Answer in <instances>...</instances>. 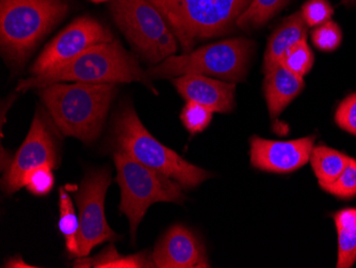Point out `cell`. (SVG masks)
Masks as SVG:
<instances>
[{
    "instance_id": "6da1fadb",
    "label": "cell",
    "mask_w": 356,
    "mask_h": 268,
    "mask_svg": "<svg viewBox=\"0 0 356 268\" xmlns=\"http://www.w3.org/2000/svg\"><path fill=\"white\" fill-rule=\"evenodd\" d=\"M117 84L57 83L40 88L54 123L63 135L92 143L101 135Z\"/></svg>"
},
{
    "instance_id": "7a4b0ae2",
    "label": "cell",
    "mask_w": 356,
    "mask_h": 268,
    "mask_svg": "<svg viewBox=\"0 0 356 268\" xmlns=\"http://www.w3.org/2000/svg\"><path fill=\"white\" fill-rule=\"evenodd\" d=\"M144 84L153 89L147 72L142 71L139 62L124 49L118 41L97 44L74 58L63 67L19 81L17 92L32 88H44L57 83ZM154 90V89H153Z\"/></svg>"
},
{
    "instance_id": "3957f363",
    "label": "cell",
    "mask_w": 356,
    "mask_h": 268,
    "mask_svg": "<svg viewBox=\"0 0 356 268\" xmlns=\"http://www.w3.org/2000/svg\"><path fill=\"white\" fill-rule=\"evenodd\" d=\"M115 152L127 154L142 165L175 180L184 188H193L213 178V173L189 163L173 150L159 143L140 121L131 105L115 116L111 134Z\"/></svg>"
},
{
    "instance_id": "277c9868",
    "label": "cell",
    "mask_w": 356,
    "mask_h": 268,
    "mask_svg": "<svg viewBox=\"0 0 356 268\" xmlns=\"http://www.w3.org/2000/svg\"><path fill=\"white\" fill-rule=\"evenodd\" d=\"M163 14L184 53L229 33L252 0H149Z\"/></svg>"
},
{
    "instance_id": "5b68a950",
    "label": "cell",
    "mask_w": 356,
    "mask_h": 268,
    "mask_svg": "<svg viewBox=\"0 0 356 268\" xmlns=\"http://www.w3.org/2000/svg\"><path fill=\"white\" fill-rule=\"evenodd\" d=\"M65 0H0L3 56L21 65L67 12Z\"/></svg>"
},
{
    "instance_id": "8992f818",
    "label": "cell",
    "mask_w": 356,
    "mask_h": 268,
    "mask_svg": "<svg viewBox=\"0 0 356 268\" xmlns=\"http://www.w3.org/2000/svg\"><path fill=\"white\" fill-rule=\"evenodd\" d=\"M253 49V42L245 38L224 40L184 55L170 56L155 67L149 68L147 75L152 81L197 74L240 83L247 76Z\"/></svg>"
},
{
    "instance_id": "52a82bcc",
    "label": "cell",
    "mask_w": 356,
    "mask_h": 268,
    "mask_svg": "<svg viewBox=\"0 0 356 268\" xmlns=\"http://www.w3.org/2000/svg\"><path fill=\"white\" fill-rule=\"evenodd\" d=\"M117 182L121 188L120 209L131 226L135 241L138 226L147 209L156 202L183 204L186 200L183 186L175 180L142 165L127 154L115 152Z\"/></svg>"
},
{
    "instance_id": "ba28073f",
    "label": "cell",
    "mask_w": 356,
    "mask_h": 268,
    "mask_svg": "<svg viewBox=\"0 0 356 268\" xmlns=\"http://www.w3.org/2000/svg\"><path fill=\"white\" fill-rule=\"evenodd\" d=\"M111 13L126 39L145 61L158 65L177 51V41L149 0H113Z\"/></svg>"
},
{
    "instance_id": "9c48e42d",
    "label": "cell",
    "mask_w": 356,
    "mask_h": 268,
    "mask_svg": "<svg viewBox=\"0 0 356 268\" xmlns=\"http://www.w3.org/2000/svg\"><path fill=\"white\" fill-rule=\"evenodd\" d=\"M110 184L111 173L109 170H92L86 175L75 195L80 223L77 257H87L96 246L117 239V234L106 221L104 207Z\"/></svg>"
},
{
    "instance_id": "30bf717a",
    "label": "cell",
    "mask_w": 356,
    "mask_h": 268,
    "mask_svg": "<svg viewBox=\"0 0 356 268\" xmlns=\"http://www.w3.org/2000/svg\"><path fill=\"white\" fill-rule=\"evenodd\" d=\"M59 138L51 120L43 110L35 113L29 134L19 148L3 178V189L8 195L24 187V178L28 172L47 165L53 169L59 167Z\"/></svg>"
},
{
    "instance_id": "8fae6325",
    "label": "cell",
    "mask_w": 356,
    "mask_h": 268,
    "mask_svg": "<svg viewBox=\"0 0 356 268\" xmlns=\"http://www.w3.org/2000/svg\"><path fill=\"white\" fill-rule=\"evenodd\" d=\"M115 41L110 30L90 17H78L46 46L30 68L32 76L51 73L97 44Z\"/></svg>"
},
{
    "instance_id": "7c38bea8",
    "label": "cell",
    "mask_w": 356,
    "mask_h": 268,
    "mask_svg": "<svg viewBox=\"0 0 356 268\" xmlns=\"http://www.w3.org/2000/svg\"><path fill=\"white\" fill-rule=\"evenodd\" d=\"M315 137L275 141L253 136L251 164L256 169L274 173H290L311 161Z\"/></svg>"
},
{
    "instance_id": "4fadbf2b",
    "label": "cell",
    "mask_w": 356,
    "mask_h": 268,
    "mask_svg": "<svg viewBox=\"0 0 356 268\" xmlns=\"http://www.w3.org/2000/svg\"><path fill=\"white\" fill-rule=\"evenodd\" d=\"M154 267H209L205 248L193 232L181 225L172 227L152 253Z\"/></svg>"
},
{
    "instance_id": "5bb4252c",
    "label": "cell",
    "mask_w": 356,
    "mask_h": 268,
    "mask_svg": "<svg viewBox=\"0 0 356 268\" xmlns=\"http://www.w3.org/2000/svg\"><path fill=\"white\" fill-rule=\"evenodd\" d=\"M172 83L186 102L201 104L213 113H231L235 106V83L197 74L179 76Z\"/></svg>"
},
{
    "instance_id": "9a60e30c",
    "label": "cell",
    "mask_w": 356,
    "mask_h": 268,
    "mask_svg": "<svg viewBox=\"0 0 356 268\" xmlns=\"http://www.w3.org/2000/svg\"><path fill=\"white\" fill-rule=\"evenodd\" d=\"M265 75L264 91L270 117L277 118L301 93L305 84L303 77L296 75L282 63Z\"/></svg>"
},
{
    "instance_id": "2e32d148",
    "label": "cell",
    "mask_w": 356,
    "mask_h": 268,
    "mask_svg": "<svg viewBox=\"0 0 356 268\" xmlns=\"http://www.w3.org/2000/svg\"><path fill=\"white\" fill-rule=\"evenodd\" d=\"M307 28L309 26L300 11L290 15L275 29L266 49L264 73H269L274 68L281 65L286 53L296 44L306 40Z\"/></svg>"
},
{
    "instance_id": "e0dca14e",
    "label": "cell",
    "mask_w": 356,
    "mask_h": 268,
    "mask_svg": "<svg viewBox=\"0 0 356 268\" xmlns=\"http://www.w3.org/2000/svg\"><path fill=\"white\" fill-rule=\"evenodd\" d=\"M338 235V268H350L356 262V209H345L333 216Z\"/></svg>"
},
{
    "instance_id": "ac0fdd59",
    "label": "cell",
    "mask_w": 356,
    "mask_h": 268,
    "mask_svg": "<svg viewBox=\"0 0 356 268\" xmlns=\"http://www.w3.org/2000/svg\"><path fill=\"white\" fill-rule=\"evenodd\" d=\"M349 156L325 145H318L312 152L311 163L320 187L333 183L349 161Z\"/></svg>"
},
{
    "instance_id": "d6986e66",
    "label": "cell",
    "mask_w": 356,
    "mask_h": 268,
    "mask_svg": "<svg viewBox=\"0 0 356 268\" xmlns=\"http://www.w3.org/2000/svg\"><path fill=\"white\" fill-rule=\"evenodd\" d=\"M74 267L88 268H141L154 267L152 261L147 260L145 253L133 255H122L115 246L105 248L101 253L93 258L78 257Z\"/></svg>"
},
{
    "instance_id": "ffe728a7",
    "label": "cell",
    "mask_w": 356,
    "mask_h": 268,
    "mask_svg": "<svg viewBox=\"0 0 356 268\" xmlns=\"http://www.w3.org/2000/svg\"><path fill=\"white\" fill-rule=\"evenodd\" d=\"M60 218L59 229L65 239V246L71 255H78L77 236L79 232V217L74 209L73 202L69 194L60 188Z\"/></svg>"
},
{
    "instance_id": "44dd1931",
    "label": "cell",
    "mask_w": 356,
    "mask_h": 268,
    "mask_svg": "<svg viewBox=\"0 0 356 268\" xmlns=\"http://www.w3.org/2000/svg\"><path fill=\"white\" fill-rule=\"evenodd\" d=\"M288 0H252L249 7L238 17L236 26L242 29L258 28L274 17Z\"/></svg>"
},
{
    "instance_id": "7402d4cb",
    "label": "cell",
    "mask_w": 356,
    "mask_h": 268,
    "mask_svg": "<svg viewBox=\"0 0 356 268\" xmlns=\"http://www.w3.org/2000/svg\"><path fill=\"white\" fill-rule=\"evenodd\" d=\"M314 60L315 58L309 44L306 40H303L286 53L285 57L282 60V65L296 75L304 77L313 68Z\"/></svg>"
},
{
    "instance_id": "603a6c76",
    "label": "cell",
    "mask_w": 356,
    "mask_h": 268,
    "mask_svg": "<svg viewBox=\"0 0 356 268\" xmlns=\"http://www.w3.org/2000/svg\"><path fill=\"white\" fill-rule=\"evenodd\" d=\"M213 110L201 104L187 102L181 110V120L190 134L201 133L209 125L213 119Z\"/></svg>"
},
{
    "instance_id": "cb8c5ba5",
    "label": "cell",
    "mask_w": 356,
    "mask_h": 268,
    "mask_svg": "<svg viewBox=\"0 0 356 268\" xmlns=\"http://www.w3.org/2000/svg\"><path fill=\"white\" fill-rule=\"evenodd\" d=\"M323 191L341 199H352L356 196V159L350 157L339 177L322 188Z\"/></svg>"
},
{
    "instance_id": "d4e9b609",
    "label": "cell",
    "mask_w": 356,
    "mask_h": 268,
    "mask_svg": "<svg viewBox=\"0 0 356 268\" xmlns=\"http://www.w3.org/2000/svg\"><path fill=\"white\" fill-rule=\"evenodd\" d=\"M343 40V33L341 28L334 22L327 23L315 27L312 33V41L318 49L322 52H334L341 46Z\"/></svg>"
},
{
    "instance_id": "484cf974",
    "label": "cell",
    "mask_w": 356,
    "mask_h": 268,
    "mask_svg": "<svg viewBox=\"0 0 356 268\" xmlns=\"http://www.w3.org/2000/svg\"><path fill=\"white\" fill-rule=\"evenodd\" d=\"M53 168L44 165L28 172L24 178V186L29 193L35 196H45L51 193L55 184Z\"/></svg>"
},
{
    "instance_id": "4316f807",
    "label": "cell",
    "mask_w": 356,
    "mask_h": 268,
    "mask_svg": "<svg viewBox=\"0 0 356 268\" xmlns=\"http://www.w3.org/2000/svg\"><path fill=\"white\" fill-rule=\"evenodd\" d=\"M301 13L309 27H318L331 19L334 10L327 0H309L302 7Z\"/></svg>"
},
{
    "instance_id": "83f0119b",
    "label": "cell",
    "mask_w": 356,
    "mask_h": 268,
    "mask_svg": "<svg viewBox=\"0 0 356 268\" xmlns=\"http://www.w3.org/2000/svg\"><path fill=\"white\" fill-rule=\"evenodd\" d=\"M335 121L343 131L356 136V93L346 97L335 113Z\"/></svg>"
},
{
    "instance_id": "f1b7e54d",
    "label": "cell",
    "mask_w": 356,
    "mask_h": 268,
    "mask_svg": "<svg viewBox=\"0 0 356 268\" xmlns=\"http://www.w3.org/2000/svg\"><path fill=\"white\" fill-rule=\"evenodd\" d=\"M5 267H24V268H30L35 267V266H30L28 264H26L24 262V260L19 257H14L12 259H10L9 261L6 263Z\"/></svg>"
},
{
    "instance_id": "f546056e",
    "label": "cell",
    "mask_w": 356,
    "mask_h": 268,
    "mask_svg": "<svg viewBox=\"0 0 356 268\" xmlns=\"http://www.w3.org/2000/svg\"><path fill=\"white\" fill-rule=\"evenodd\" d=\"M341 3L346 7H351V6L355 5L356 0H341Z\"/></svg>"
},
{
    "instance_id": "4dcf8cb0",
    "label": "cell",
    "mask_w": 356,
    "mask_h": 268,
    "mask_svg": "<svg viewBox=\"0 0 356 268\" xmlns=\"http://www.w3.org/2000/svg\"><path fill=\"white\" fill-rule=\"evenodd\" d=\"M93 3H104V1H107V0H91Z\"/></svg>"
}]
</instances>
